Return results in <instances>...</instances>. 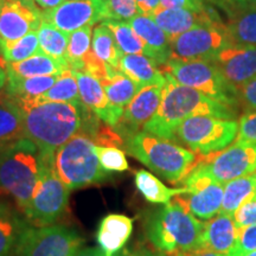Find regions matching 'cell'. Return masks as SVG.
Instances as JSON below:
<instances>
[{"label": "cell", "instance_id": "6da1fadb", "mask_svg": "<svg viewBox=\"0 0 256 256\" xmlns=\"http://www.w3.org/2000/svg\"><path fill=\"white\" fill-rule=\"evenodd\" d=\"M20 108L24 136L34 142L43 156H54L57 150L81 130L96 132L98 124L90 122L92 112L84 106L60 104L34 98L14 100Z\"/></svg>", "mask_w": 256, "mask_h": 256}, {"label": "cell", "instance_id": "7a4b0ae2", "mask_svg": "<svg viewBox=\"0 0 256 256\" xmlns=\"http://www.w3.org/2000/svg\"><path fill=\"white\" fill-rule=\"evenodd\" d=\"M162 72L166 78V83L162 104L154 116L144 126V132L174 142L177 128L190 118H235V108L232 106L214 100L196 89L185 87L176 81L168 72L162 70Z\"/></svg>", "mask_w": 256, "mask_h": 256}, {"label": "cell", "instance_id": "3957f363", "mask_svg": "<svg viewBox=\"0 0 256 256\" xmlns=\"http://www.w3.org/2000/svg\"><path fill=\"white\" fill-rule=\"evenodd\" d=\"M204 223L178 202H170L147 217L146 236L164 255L200 250Z\"/></svg>", "mask_w": 256, "mask_h": 256}, {"label": "cell", "instance_id": "277c9868", "mask_svg": "<svg viewBox=\"0 0 256 256\" xmlns=\"http://www.w3.org/2000/svg\"><path fill=\"white\" fill-rule=\"evenodd\" d=\"M44 156L34 142L20 138L0 153V191L25 210L38 188Z\"/></svg>", "mask_w": 256, "mask_h": 256}, {"label": "cell", "instance_id": "5b68a950", "mask_svg": "<svg viewBox=\"0 0 256 256\" xmlns=\"http://www.w3.org/2000/svg\"><path fill=\"white\" fill-rule=\"evenodd\" d=\"M124 146L128 154L172 184L182 183L197 166L194 152L144 130L124 140Z\"/></svg>", "mask_w": 256, "mask_h": 256}, {"label": "cell", "instance_id": "8992f818", "mask_svg": "<svg viewBox=\"0 0 256 256\" xmlns=\"http://www.w3.org/2000/svg\"><path fill=\"white\" fill-rule=\"evenodd\" d=\"M96 146L90 136L80 132L54 154V171L70 191L100 184L107 178L108 174L98 162Z\"/></svg>", "mask_w": 256, "mask_h": 256}, {"label": "cell", "instance_id": "52a82bcc", "mask_svg": "<svg viewBox=\"0 0 256 256\" xmlns=\"http://www.w3.org/2000/svg\"><path fill=\"white\" fill-rule=\"evenodd\" d=\"M165 72L185 87L196 89L214 100L235 108L238 89L230 83L216 63L210 60L170 58Z\"/></svg>", "mask_w": 256, "mask_h": 256}, {"label": "cell", "instance_id": "ba28073f", "mask_svg": "<svg viewBox=\"0 0 256 256\" xmlns=\"http://www.w3.org/2000/svg\"><path fill=\"white\" fill-rule=\"evenodd\" d=\"M238 121L215 116H194L177 128L178 140L188 150L203 156L223 151L238 138Z\"/></svg>", "mask_w": 256, "mask_h": 256}, {"label": "cell", "instance_id": "9c48e42d", "mask_svg": "<svg viewBox=\"0 0 256 256\" xmlns=\"http://www.w3.org/2000/svg\"><path fill=\"white\" fill-rule=\"evenodd\" d=\"M52 160L54 156H44L38 188L30 204L24 210L26 220L36 226L55 224L69 203L70 190L57 177Z\"/></svg>", "mask_w": 256, "mask_h": 256}, {"label": "cell", "instance_id": "30bf717a", "mask_svg": "<svg viewBox=\"0 0 256 256\" xmlns=\"http://www.w3.org/2000/svg\"><path fill=\"white\" fill-rule=\"evenodd\" d=\"M82 244L81 235L66 226H28L22 235L14 256H75Z\"/></svg>", "mask_w": 256, "mask_h": 256}, {"label": "cell", "instance_id": "8fae6325", "mask_svg": "<svg viewBox=\"0 0 256 256\" xmlns=\"http://www.w3.org/2000/svg\"><path fill=\"white\" fill-rule=\"evenodd\" d=\"M232 44V38L223 23L198 25L171 40V58L212 62Z\"/></svg>", "mask_w": 256, "mask_h": 256}, {"label": "cell", "instance_id": "7c38bea8", "mask_svg": "<svg viewBox=\"0 0 256 256\" xmlns=\"http://www.w3.org/2000/svg\"><path fill=\"white\" fill-rule=\"evenodd\" d=\"M194 171L220 184L255 174L256 145L234 142L223 151L206 156V159L197 164Z\"/></svg>", "mask_w": 256, "mask_h": 256}, {"label": "cell", "instance_id": "4fadbf2b", "mask_svg": "<svg viewBox=\"0 0 256 256\" xmlns=\"http://www.w3.org/2000/svg\"><path fill=\"white\" fill-rule=\"evenodd\" d=\"M183 183L188 192L176 197V202L198 220H209L218 215L223 203L224 184L212 182L194 170Z\"/></svg>", "mask_w": 256, "mask_h": 256}, {"label": "cell", "instance_id": "5bb4252c", "mask_svg": "<svg viewBox=\"0 0 256 256\" xmlns=\"http://www.w3.org/2000/svg\"><path fill=\"white\" fill-rule=\"evenodd\" d=\"M42 19L66 34H72L87 25L102 23L106 14L102 0H66L58 8L43 12Z\"/></svg>", "mask_w": 256, "mask_h": 256}, {"label": "cell", "instance_id": "9a60e30c", "mask_svg": "<svg viewBox=\"0 0 256 256\" xmlns=\"http://www.w3.org/2000/svg\"><path fill=\"white\" fill-rule=\"evenodd\" d=\"M42 12L28 0H0V40L14 42L30 32H36L42 23Z\"/></svg>", "mask_w": 256, "mask_h": 256}, {"label": "cell", "instance_id": "2e32d148", "mask_svg": "<svg viewBox=\"0 0 256 256\" xmlns=\"http://www.w3.org/2000/svg\"><path fill=\"white\" fill-rule=\"evenodd\" d=\"M164 86H150L142 88L132 102L124 108L122 116L113 127L124 140L142 132L144 126L154 116L162 100Z\"/></svg>", "mask_w": 256, "mask_h": 256}, {"label": "cell", "instance_id": "e0dca14e", "mask_svg": "<svg viewBox=\"0 0 256 256\" xmlns=\"http://www.w3.org/2000/svg\"><path fill=\"white\" fill-rule=\"evenodd\" d=\"M212 62L234 87L240 89L256 76V46L234 43Z\"/></svg>", "mask_w": 256, "mask_h": 256}, {"label": "cell", "instance_id": "ac0fdd59", "mask_svg": "<svg viewBox=\"0 0 256 256\" xmlns=\"http://www.w3.org/2000/svg\"><path fill=\"white\" fill-rule=\"evenodd\" d=\"M151 18L171 40L198 25L222 23L218 14L212 8L206 12H194L190 10L166 8L159 6L153 12Z\"/></svg>", "mask_w": 256, "mask_h": 256}, {"label": "cell", "instance_id": "d6986e66", "mask_svg": "<svg viewBox=\"0 0 256 256\" xmlns=\"http://www.w3.org/2000/svg\"><path fill=\"white\" fill-rule=\"evenodd\" d=\"M78 83L80 98L83 106L107 126L115 127L122 116V108L114 107L106 95L102 83L94 76L82 72H75Z\"/></svg>", "mask_w": 256, "mask_h": 256}, {"label": "cell", "instance_id": "ffe728a7", "mask_svg": "<svg viewBox=\"0 0 256 256\" xmlns=\"http://www.w3.org/2000/svg\"><path fill=\"white\" fill-rule=\"evenodd\" d=\"M240 229L234 217L226 214H218L204 223L200 250H209L226 255L238 238Z\"/></svg>", "mask_w": 256, "mask_h": 256}, {"label": "cell", "instance_id": "44dd1931", "mask_svg": "<svg viewBox=\"0 0 256 256\" xmlns=\"http://www.w3.org/2000/svg\"><path fill=\"white\" fill-rule=\"evenodd\" d=\"M133 232V220L122 214L104 216L98 226L96 240L107 254L115 255L124 249Z\"/></svg>", "mask_w": 256, "mask_h": 256}, {"label": "cell", "instance_id": "7402d4cb", "mask_svg": "<svg viewBox=\"0 0 256 256\" xmlns=\"http://www.w3.org/2000/svg\"><path fill=\"white\" fill-rule=\"evenodd\" d=\"M138 36L147 44L156 64L165 66L171 58V40L150 16L136 14L128 20Z\"/></svg>", "mask_w": 256, "mask_h": 256}, {"label": "cell", "instance_id": "603a6c76", "mask_svg": "<svg viewBox=\"0 0 256 256\" xmlns=\"http://www.w3.org/2000/svg\"><path fill=\"white\" fill-rule=\"evenodd\" d=\"M154 60L144 55H124L119 69L142 88L165 86L166 78Z\"/></svg>", "mask_w": 256, "mask_h": 256}, {"label": "cell", "instance_id": "cb8c5ba5", "mask_svg": "<svg viewBox=\"0 0 256 256\" xmlns=\"http://www.w3.org/2000/svg\"><path fill=\"white\" fill-rule=\"evenodd\" d=\"M8 75H14L19 78H34V76H49L62 74L66 69H70L66 60H58L55 57L48 56L44 52H38L37 55L22 62L8 63Z\"/></svg>", "mask_w": 256, "mask_h": 256}, {"label": "cell", "instance_id": "d4e9b609", "mask_svg": "<svg viewBox=\"0 0 256 256\" xmlns=\"http://www.w3.org/2000/svg\"><path fill=\"white\" fill-rule=\"evenodd\" d=\"M136 190L147 202L152 204H168L172 198L186 194L188 188H171L162 183L158 177L146 170H139L134 174Z\"/></svg>", "mask_w": 256, "mask_h": 256}, {"label": "cell", "instance_id": "484cf974", "mask_svg": "<svg viewBox=\"0 0 256 256\" xmlns=\"http://www.w3.org/2000/svg\"><path fill=\"white\" fill-rule=\"evenodd\" d=\"M24 136L20 108L8 96H0V153Z\"/></svg>", "mask_w": 256, "mask_h": 256}, {"label": "cell", "instance_id": "4316f807", "mask_svg": "<svg viewBox=\"0 0 256 256\" xmlns=\"http://www.w3.org/2000/svg\"><path fill=\"white\" fill-rule=\"evenodd\" d=\"M28 226V220L2 204L0 208V256H14L22 235Z\"/></svg>", "mask_w": 256, "mask_h": 256}, {"label": "cell", "instance_id": "83f0119b", "mask_svg": "<svg viewBox=\"0 0 256 256\" xmlns=\"http://www.w3.org/2000/svg\"><path fill=\"white\" fill-rule=\"evenodd\" d=\"M60 74L49 76H34V78H19L8 75V96L12 100L17 98H34L44 95L55 84Z\"/></svg>", "mask_w": 256, "mask_h": 256}, {"label": "cell", "instance_id": "f1b7e54d", "mask_svg": "<svg viewBox=\"0 0 256 256\" xmlns=\"http://www.w3.org/2000/svg\"><path fill=\"white\" fill-rule=\"evenodd\" d=\"M106 26L113 32L118 46L124 55H144L154 60L151 49L138 34L133 30L128 22L124 20H104Z\"/></svg>", "mask_w": 256, "mask_h": 256}, {"label": "cell", "instance_id": "f546056e", "mask_svg": "<svg viewBox=\"0 0 256 256\" xmlns=\"http://www.w3.org/2000/svg\"><path fill=\"white\" fill-rule=\"evenodd\" d=\"M106 95L114 107L124 108L139 94L142 87L119 70L113 78L102 81Z\"/></svg>", "mask_w": 256, "mask_h": 256}, {"label": "cell", "instance_id": "4dcf8cb0", "mask_svg": "<svg viewBox=\"0 0 256 256\" xmlns=\"http://www.w3.org/2000/svg\"><path fill=\"white\" fill-rule=\"evenodd\" d=\"M256 192V172L224 184L223 203L220 214L234 215L240 206Z\"/></svg>", "mask_w": 256, "mask_h": 256}, {"label": "cell", "instance_id": "1f68e13d", "mask_svg": "<svg viewBox=\"0 0 256 256\" xmlns=\"http://www.w3.org/2000/svg\"><path fill=\"white\" fill-rule=\"evenodd\" d=\"M92 51L110 68L120 70V60L124 54L118 46L113 32L104 23L92 28Z\"/></svg>", "mask_w": 256, "mask_h": 256}, {"label": "cell", "instance_id": "d6a6232c", "mask_svg": "<svg viewBox=\"0 0 256 256\" xmlns=\"http://www.w3.org/2000/svg\"><path fill=\"white\" fill-rule=\"evenodd\" d=\"M37 36L42 52L55 58L66 60L69 44V34L58 30L55 25L43 19L37 30Z\"/></svg>", "mask_w": 256, "mask_h": 256}, {"label": "cell", "instance_id": "836d02e7", "mask_svg": "<svg viewBox=\"0 0 256 256\" xmlns=\"http://www.w3.org/2000/svg\"><path fill=\"white\" fill-rule=\"evenodd\" d=\"M44 100L60 102V104H70L75 106L83 104L80 98L78 83L75 72L72 69H66L60 74L55 84L42 95Z\"/></svg>", "mask_w": 256, "mask_h": 256}, {"label": "cell", "instance_id": "e575fe53", "mask_svg": "<svg viewBox=\"0 0 256 256\" xmlns=\"http://www.w3.org/2000/svg\"><path fill=\"white\" fill-rule=\"evenodd\" d=\"M40 52L37 31L30 32L20 40L14 42L0 40V54L6 63H16L30 58Z\"/></svg>", "mask_w": 256, "mask_h": 256}, {"label": "cell", "instance_id": "d590c367", "mask_svg": "<svg viewBox=\"0 0 256 256\" xmlns=\"http://www.w3.org/2000/svg\"><path fill=\"white\" fill-rule=\"evenodd\" d=\"M226 28L234 43L256 46V8L244 10L234 16Z\"/></svg>", "mask_w": 256, "mask_h": 256}, {"label": "cell", "instance_id": "8d00e7d4", "mask_svg": "<svg viewBox=\"0 0 256 256\" xmlns=\"http://www.w3.org/2000/svg\"><path fill=\"white\" fill-rule=\"evenodd\" d=\"M92 25H87V26L78 28V30L69 34V44L66 60L69 64L70 69H72L74 72L81 70L82 60L92 51Z\"/></svg>", "mask_w": 256, "mask_h": 256}, {"label": "cell", "instance_id": "74e56055", "mask_svg": "<svg viewBox=\"0 0 256 256\" xmlns=\"http://www.w3.org/2000/svg\"><path fill=\"white\" fill-rule=\"evenodd\" d=\"M96 153L102 170L107 174L124 172L130 168L126 154L119 147L96 146Z\"/></svg>", "mask_w": 256, "mask_h": 256}, {"label": "cell", "instance_id": "f35d334b", "mask_svg": "<svg viewBox=\"0 0 256 256\" xmlns=\"http://www.w3.org/2000/svg\"><path fill=\"white\" fill-rule=\"evenodd\" d=\"M102 2L106 20L128 22L136 14H140L136 0H102Z\"/></svg>", "mask_w": 256, "mask_h": 256}, {"label": "cell", "instance_id": "ab89813d", "mask_svg": "<svg viewBox=\"0 0 256 256\" xmlns=\"http://www.w3.org/2000/svg\"><path fill=\"white\" fill-rule=\"evenodd\" d=\"M256 250V226L240 230L234 247L226 256H247Z\"/></svg>", "mask_w": 256, "mask_h": 256}, {"label": "cell", "instance_id": "60d3db41", "mask_svg": "<svg viewBox=\"0 0 256 256\" xmlns=\"http://www.w3.org/2000/svg\"><path fill=\"white\" fill-rule=\"evenodd\" d=\"M232 217L240 230L256 226V192L243 202Z\"/></svg>", "mask_w": 256, "mask_h": 256}, {"label": "cell", "instance_id": "b9f144b4", "mask_svg": "<svg viewBox=\"0 0 256 256\" xmlns=\"http://www.w3.org/2000/svg\"><path fill=\"white\" fill-rule=\"evenodd\" d=\"M235 142L240 145H256V112L243 115L238 120V133Z\"/></svg>", "mask_w": 256, "mask_h": 256}, {"label": "cell", "instance_id": "7bdbcfd3", "mask_svg": "<svg viewBox=\"0 0 256 256\" xmlns=\"http://www.w3.org/2000/svg\"><path fill=\"white\" fill-rule=\"evenodd\" d=\"M160 6L166 8H184L194 12H206L211 8L206 5V0H159Z\"/></svg>", "mask_w": 256, "mask_h": 256}, {"label": "cell", "instance_id": "ee69618b", "mask_svg": "<svg viewBox=\"0 0 256 256\" xmlns=\"http://www.w3.org/2000/svg\"><path fill=\"white\" fill-rule=\"evenodd\" d=\"M238 90L241 92L242 98L244 100L246 104H247L252 110L256 112V76L252 80V81L246 83V84L240 88Z\"/></svg>", "mask_w": 256, "mask_h": 256}, {"label": "cell", "instance_id": "f6af8a7d", "mask_svg": "<svg viewBox=\"0 0 256 256\" xmlns=\"http://www.w3.org/2000/svg\"><path fill=\"white\" fill-rule=\"evenodd\" d=\"M136 2L139 8V14L150 16V17L160 6L159 0H136Z\"/></svg>", "mask_w": 256, "mask_h": 256}, {"label": "cell", "instance_id": "bcb514c9", "mask_svg": "<svg viewBox=\"0 0 256 256\" xmlns=\"http://www.w3.org/2000/svg\"><path fill=\"white\" fill-rule=\"evenodd\" d=\"M31 2L43 14V12L58 8L60 5H62L66 0H31Z\"/></svg>", "mask_w": 256, "mask_h": 256}, {"label": "cell", "instance_id": "7dc6e473", "mask_svg": "<svg viewBox=\"0 0 256 256\" xmlns=\"http://www.w3.org/2000/svg\"><path fill=\"white\" fill-rule=\"evenodd\" d=\"M215 4L223 8L226 11H228L229 14H232V10L235 8H244L249 4L248 0H215Z\"/></svg>", "mask_w": 256, "mask_h": 256}, {"label": "cell", "instance_id": "c3c4849f", "mask_svg": "<svg viewBox=\"0 0 256 256\" xmlns=\"http://www.w3.org/2000/svg\"><path fill=\"white\" fill-rule=\"evenodd\" d=\"M75 256H128V254L127 252H120V254L118 252L115 255H110L101 248H83L80 249Z\"/></svg>", "mask_w": 256, "mask_h": 256}, {"label": "cell", "instance_id": "681fc988", "mask_svg": "<svg viewBox=\"0 0 256 256\" xmlns=\"http://www.w3.org/2000/svg\"><path fill=\"white\" fill-rule=\"evenodd\" d=\"M176 256H226L217 254V252H209V250H194L190 252H180V254H177Z\"/></svg>", "mask_w": 256, "mask_h": 256}, {"label": "cell", "instance_id": "f907efd6", "mask_svg": "<svg viewBox=\"0 0 256 256\" xmlns=\"http://www.w3.org/2000/svg\"><path fill=\"white\" fill-rule=\"evenodd\" d=\"M128 256H162L159 254H156L151 250H147V249H140V250H136L133 254H130Z\"/></svg>", "mask_w": 256, "mask_h": 256}, {"label": "cell", "instance_id": "816d5d0a", "mask_svg": "<svg viewBox=\"0 0 256 256\" xmlns=\"http://www.w3.org/2000/svg\"><path fill=\"white\" fill-rule=\"evenodd\" d=\"M248 2H249V4L256 6V0H248Z\"/></svg>", "mask_w": 256, "mask_h": 256}, {"label": "cell", "instance_id": "f5cc1de1", "mask_svg": "<svg viewBox=\"0 0 256 256\" xmlns=\"http://www.w3.org/2000/svg\"><path fill=\"white\" fill-rule=\"evenodd\" d=\"M247 256H256V250H255V252H250V254H248Z\"/></svg>", "mask_w": 256, "mask_h": 256}, {"label": "cell", "instance_id": "db71d44e", "mask_svg": "<svg viewBox=\"0 0 256 256\" xmlns=\"http://www.w3.org/2000/svg\"><path fill=\"white\" fill-rule=\"evenodd\" d=\"M206 2H212V4H215V0H206Z\"/></svg>", "mask_w": 256, "mask_h": 256}, {"label": "cell", "instance_id": "11a10c76", "mask_svg": "<svg viewBox=\"0 0 256 256\" xmlns=\"http://www.w3.org/2000/svg\"><path fill=\"white\" fill-rule=\"evenodd\" d=\"M2 203H0V208H2Z\"/></svg>", "mask_w": 256, "mask_h": 256}, {"label": "cell", "instance_id": "9f6ffc18", "mask_svg": "<svg viewBox=\"0 0 256 256\" xmlns=\"http://www.w3.org/2000/svg\"><path fill=\"white\" fill-rule=\"evenodd\" d=\"M28 2H31V0H28Z\"/></svg>", "mask_w": 256, "mask_h": 256}]
</instances>
